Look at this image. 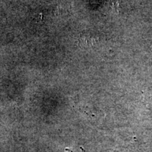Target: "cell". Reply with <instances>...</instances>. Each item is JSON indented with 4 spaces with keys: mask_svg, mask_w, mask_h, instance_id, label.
Wrapping results in <instances>:
<instances>
[{
    "mask_svg": "<svg viewBox=\"0 0 152 152\" xmlns=\"http://www.w3.org/2000/svg\"><path fill=\"white\" fill-rule=\"evenodd\" d=\"M77 42L82 48H89L97 43V38L90 33H82L77 38Z\"/></svg>",
    "mask_w": 152,
    "mask_h": 152,
    "instance_id": "cell-1",
    "label": "cell"
}]
</instances>
